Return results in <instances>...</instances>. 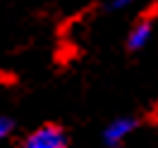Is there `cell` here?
I'll return each mask as SVG.
<instances>
[{
	"label": "cell",
	"instance_id": "cell-1",
	"mask_svg": "<svg viewBox=\"0 0 158 148\" xmlns=\"http://www.w3.org/2000/svg\"><path fill=\"white\" fill-rule=\"evenodd\" d=\"M22 148H69V138L60 124H41L24 136Z\"/></svg>",
	"mask_w": 158,
	"mask_h": 148
},
{
	"label": "cell",
	"instance_id": "cell-2",
	"mask_svg": "<svg viewBox=\"0 0 158 148\" xmlns=\"http://www.w3.org/2000/svg\"><path fill=\"white\" fill-rule=\"evenodd\" d=\"M139 129V119L134 115H118L115 119H110L101 131V141L106 148H120L134 131Z\"/></svg>",
	"mask_w": 158,
	"mask_h": 148
},
{
	"label": "cell",
	"instance_id": "cell-3",
	"mask_svg": "<svg viewBox=\"0 0 158 148\" xmlns=\"http://www.w3.org/2000/svg\"><path fill=\"white\" fill-rule=\"evenodd\" d=\"M153 36V22L148 19H137L132 24V29L127 34V48L132 53H137V50H144L148 46V41Z\"/></svg>",
	"mask_w": 158,
	"mask_h": 148
},
{
	"label": "cell",
	"instance_id": "cell-4",
	"mask_svg": "<svg viewBox=\"0 0 158 148\" xmlns=\"http://www.w3.org/2000/svg\"><path fill=\"white\" fill-rule=\"evenodd\" d=\"M12 131H15V119L7 117V115H0V143L10 136Z\"/></svg>",
	"mask_w": 158,
	"mask_h": 148
},
{
	"label": "cell",
	"instance_id": "cell-5",
	"mask_svg": "<svg viewBox=\"0 0 158 148\" xmlns=\"http://www.w3.org/2000/svg\"><path fill=\"white\" fill-rule=\"evenodd\" d=\"M134 0H110L108 2V10H127Z\"/></svg>",
	"mask_w": 158,
	"mask_h": 148
}]
</instances>
